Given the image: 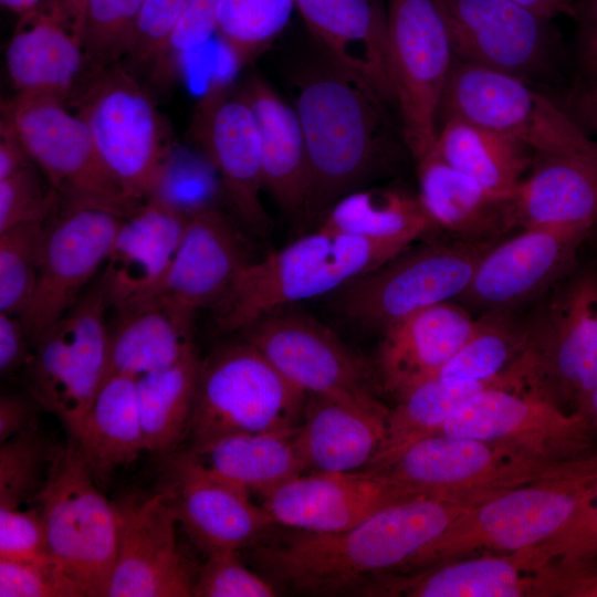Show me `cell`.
<instances>
[{
	"instance_id": "23",
	"label": "cell",
	"mask_w": 597,
	"mask_h": 597,
	"mask_svg": "<svg viewBox=\"0 0 597 597\" xmlns=\"http://www.w3.org/2000/svg\"><path fill=\"white\" fill-rule=\"evenodd\" d=\"M82 20L57 0H43L19 18L6 49L18 93L43 94L67 105L94 75L82 41Z\"/></svg>"
},
{
	"instance_id": "20",
	"label": "cell",
	"mask_w": 597,
	"mask_h": 597,
	"mask_svg": "<svg viewBox=\"0 0 597 597\" xmlns=\"http://www.w3.org/2000/svg\"><path fill=\"white\" fill-rule=\"evenodd\" d=\"M454 59L528 81L547 69L545 19L512 0H438Z\"/></svg>"
},
{
	"instance_id": "44",
	"label": "cell",
	"mask_w": 597,
	"mask_h": 597,
	"mask_svg": "<svg viewBox=\"0 0 597 597\" xmlns=\"http://www.w3.org/2000/svg\"><path fill=\"white\" fill-rule=\"evenodd\" d=\"M143 0H85L82 41L93 74L130 52Z\"/></svg>"
},
{
	"instance_id": "17",
	"label": "cell",
	"mask_w": 597,
	"mask_h": 597,
	"mask_svg": "<svg viewBox=\"0 0 597 597\" xmlns=\"http://www.w3.org/2000/svg\"><path fill=\"white\" fill-rule=\"evenodd\" d=\"M126 217L104 207L61 206L45 222L36 285L20 315L31 346L104 266Z\"/></svg>"
},
{
	"instance_id": "24",
	"label": "cell",
	"mask_w": 597,
	"mask_h": 597,
	"mask_svg": "<svg viewBox=\"0 0 597 597\" xmlns=\"http://www.w3.org/2000/svg\"><path fill=\"white\" fill-rule=\"evenodd\" d=\"M171 469L172 479L161 492L178 524L207 555L248 548L276 525L249 493L211 476L180 454L172 459Z\"/></svg>"
},
{
	"instance_id": "9",
	"label": "cell",
	"mask_w": 597,
	"mask_h": 597,
	"mask_svg": "<svg viewBox=\"0 0 597 597\" xmlns=\"http://www.w3.org/2000/svg\"><path fill=\"white\" fill-rule=\"evenodd\" d=\"M107 307L98 277L36 338L23 369L28 394L62 422L72 440L107 375Z\"/></svg>"
},
{
	"instance_id": "14",
	"label": "cell",
	"mask_w": 597,
	"mask_h": 597,
	"mask_svg": "<svg viewBox=\"0 0 597 597\" xmlns=\"http://www.w3.org/2000/svg\"><path fill=\"white\" fill-rule=\"evenodd\" d=\"M388 49L407 149L417 160L434 149L439 111L454 55L438 0H389Z\"/></svg>"
},
{
	"instance_id": "3",
	"label": "cell",
	"mask_w": 597,
	"mask_h": 597,
	"mask_svg": "<svg viewBox=\"0 0 597 597\" xmlns=\"http://www.w3.org/2000/svg\"><path fill=\"white\" fill-rule=\"evenodd\" d=\"M413 244L371 240L317 227L287 245L248 262L211 308L217 328L240 333L262 316L332 294Z\"/></svg>"
},
{
	"instance_id": "58",
	"label": "cell",
	"mask_w": 597,
	"mask_h": 597,
	"mask_svg": "<svg viewBox=\"0 0 597 597\" xmlns=\"http://www.w3.org/2000/svg\"><path fill=\"white\" fill-rule=\"evenodd\" d=\"M570 115L584 128L597 133V80L586 78L570 94Z\"/></svg>"
},
{
	"instance_id": "50",
	"label": "cell",
	"mask_w": 597,
	"mask_h": 597,
	"mask_svg": "<svg viewBox=\"0 0 597 597\" xmlns=\"http://www.w3.org/2000/svg\"><path fill=\"white\" fill-rule=\"evenodd\" d=\"M239 551H219L208 555L199 569L193 597H273L277 587L268 578L248 568Z\"/></svg>"
},
{
	"instance_id": "19",
	"label": "cell",
	"mask_w": 597,
	"mask_h": 597,
	"mask_svg": "<svg viewBox=\"0 0 597 597\" xmlns=\"http://www.w3.org/2000/svg\"><path fill=\"white\" fill-rule=\"evenodd\" d=\"M189 130L214 169L235 219L251 233L265 234L271 221L261 199V140L242 92L223 83L212 85L197 103Z\"/></svg>"
},
{
	"instance_id": "34",
	"label": "cell",
	"mask_w": 597,
	"mask_h": 597,
	"mask_svg": "<svg viewBox=\"0 0 597 597\" xmlns=\"http://www.w3.org/2000/svg\"><path fill=\"white\" fill-rule=\"evenodd\" d=\"M517 227L585 224L597 231V153L538 155L515 195Z\"/></svg>"
},
{
	"instance_id": "52",
	"label": "cell",
	"mask_w": 597,
	"mask_h": 597,
	"mask_svg": "<svg viewBox=\"0 0 597 597\" xmlns=\"http://www.w3.org/2000/svg\"><path fill=\"white\" fill-rule=\"evenodd\" d=\"M221 1L187 0L168 48L148 82L163 87L176 77L182 57L203 44L216 32Z\"/></svg>"
},
{
	"instance_id": "59",
	"label": "cell",
	"mask_w": 597,
	"mask_h": 597,
	"mask_svg": "<svg viewBox=\"0 0 597 597\" xmlns=\"http://www.w3.org/2000/svg\"><path fill=\"white\" fill-rule=\"evenodd\" d=\"M576 19L580 24V52L585 63L597 55V0H584Z\"/></svg>"
},
{
	"instance_id": "60",
	"label": "cell",
	"mask_w": 597,
	"mask_h": 597,
	"mask_svg": "<svg viewBox=\"0 0 597 597\" xmlns=\"http://www.w3.org/2000/svg\"><path fill=\"white\" fill-rule=\"evenodd\" d=\"M534 13L552 19L558 15L577 17L573 0H512Z\"/></svg>"
},
{
	"instance_id": "48",
	"label": "cell",
	"mask_w": 597,
	"mask_h": 597,
	"mask_svg": "<svg viewBox=\"0 0 597 597\" xmlns=\"http://www.w3.org/2000/svg\"><path fill=\"white\" fill-rule=\"evenodd\" d=\"M61 206L56 190L32 164L0 180V232L22 223L46 222Z\"/></svg>"
},
{
	"instance_id": "15",
	"label": "cell",
	"mask_w": 597,
	"mask_h": 597,
	"mask_svg": "<svg viewBox=\"0 0 597 597\" xmlns=\"http://www.w3.org/2000/svg\"><path fill=\"white\" fill-rule=\"evenodd\" d=\"M239 334L308 395L369 406L383 404L375 366L306 314L283 307Z\"/></svg>"
},
{
	"instance_id": "45",
	"label": "cell",
	"mask_w": 597,
	"mask_h": 597,
	"mask_svg": "<svg viewBox=\"0 0 597 597\" xmlns=\"http://www.w3.org/2000/svg\"><path fill=\"white\" fill-rule=\"evenodd\" d=\"M45 222L0 232V312L21 315L38 280Z\"/></svg>"
},
{
	"instance_id": "7",
	"label": "cell",
	"mask_w": 597,
	"mask_h": 597,
	"mask_svg": "<svg viewBox=\"0 0 597 597\" xmlns=\"http://www.w3.org/2000/svg\"><path fill=\"white\" fill-rule=\"evenodd\" d=\"M35 502L50 556L86 597L106 596L118 546V507L103 495L74 440L56 444Z\"/></svg>"
},
{
	"instance_id": "51",
	"label": "cell",
	"mask_w": 597,
	"mask_h": 597,
	"mask_svg": "<svg viewBox=\"0 0 597 597\" xmlns=\"http://www.w3.org/2000/svg\"><path fill=\"white\" fill-rule=\"evenodd\" d=\"M0 597H86L84 589L51 556L0 559Z\"/></svg>"
},
{
	"instance_id": "39",
	"label": "cell",
	"mask_w": 597,
	"mask_h": 597,
	"mask_svg": "<svg viewBox=\"0 0 597 597\" xmlns=\"http://www.w3.org/2000/svg\"><path fill=\"white\" fill-rule=\"evenodd\" d=\"M201 363L196 348L176 364L136 379L146 451L171 453L187 438Z\"/></svg>"
},
{
	"instance_id": "29",
	"label": "cell",
	"mask_w": 597,
	"mask_h": 597,
	"mask_svg": "<svg viewBox=\"0 0 597 597\" xmlns=\"http://www.w3.org/2000/svg\"><path fill=\"white\" fill-rule=\"evenodd\" d=\"M418 197L434 230L447 239L498 242L517 227L515 195L494 192L460 172L432 150L415 160Z\"/></svg>"
},
{
	"instance_id": "22",
	"label": "cell",
	"mask_w": 597,
	"mask_h": 597,
	"mask_svg": "<svg viewBox=\"0 0 597 597\" xmlns=\"http://www.w3.org/2000/svg\"><path fill=\"white\" fill-rule=\"evenodd\" d=\"M117 507L118 546L106 596H192L197 575L179 552L178 522L164 493Z\"/></svg>"
},
{
	"instance_id": "5",
	"label": "cell",
	"mask_w": 597,
	"mask_h": 597,
	"mask_svg": "<svg viewBox=\"0 0 597 597\" xmlns=\"http://www.w3.org/2000/svg\"><path fill=\"white\" fill-rule=\"evenodd\" d=\"M307 398L243 338L223 345L202 359L188 449L231 434L295 429Z\"/></svg>"
},
{
	"instance_id": "16",
	"label": "cell",
	"mask_w": 597,
	"mask_h": 597,
	"mask_svg": "<svg viewBox=\"0 0 597 597\" xmlns=\"http://www.w3.org/2000/svg\"><path fill=\"white\" fill-rule=\"evenodd\" d=\"M595 427L535 386L494 387L467 400L439 433L512 446L563 462L593 451Z\"/></svg>"
},
{
	"instance_id": "11",
	"label": "cell",
	"mask_w": 597,
	"mask_h": 597,
	"mask_svg": "<svg viewBox=\"0 0 597 597\" xmlns=\"http://www.w3.org/2000/svg\"><path fill=\"white\" fill-rule=\"evenodd\" d=\"M6 121L45 175L62 206H97L126 216L132 202L103 163L85 122L56 97L17 93L1 104Z\"/></svg>"
},
{
	"instance_id": "8",
	"label": "cell",
	"mask_w": 597,
	"mask_h": 597,
	"mask_svg": "<svg viewBox=\"0 0 597 597\" xmlns=\"http://www.w3.org/2000/svg\"><path fill=\"white\" fill-rule=\"evenodd\" d=\"M498 242L446 238L411 244L336 291L335 307L349 322L381 331L413 312L455 301L483 255Z\"/></svg>"
},
{
	"instance_id": "2",
	"label": "cell",
	"mask_w": 597,
	"mask_h": 597,
	"mask_svg": "<svg viewBox=\"0 0 597 597\" xmlns=\"http://www.w3.org/2000/svg\"><path fill=\"white\" fill-rule=\"evenodd\" d=\"M310 167L305 223L321 221L342 197L364 188L395 159L389 104L362 77L329 61L297 81Z\"/></svg>"
},
{
	"instance_id": "12",
	"label": "cell",
	"mask_w": 597,
	"mask_h": 597,
	"mask_svg": "<svg viewBox=\"0 0 597 597\" xmlns=\"http://www.w3.org/2000/svg\"><path fill=\"white\" fill-rule=\"evenodd\" d=\"M534 384L582 412L597 389V272L575 269L526 316Z\"/></svg>"
},
{
	"instance_id": "64",
	"label": "cell",
	"mask_w": 597,
	"mask_h": 597,
	"mask_svg": "<svg viewBox=\"0 0 597 597\" xmlns=\"http://www.w3.org/2000/svg\"><path fill=\"white\" fill-rule=\"evenodd\" d=\"M586 78L597 80V55L584 63Z\"/></svg>"
},
{
	"instance_id": "1",
	"label": "cell",
	"mask_w": 597,
	"mask_h": 597,
	"mask_svg": "<svg viewBox=\"0 0 597 597\" xmlns=\"http://www.w3.org/2000/svg\"><path fill=\"white\" fill-rule=\"evenodd\" d=\"M484 502L420 495L389 505L339 533L293 530L248 547L258 573L276 587L312 596L357 593L371 579L410 572L460 516Z\"/></svg>"
},
{
	"instance_id": "33",
	"label": "cell",
	"mask_w": 597,
	"mask_h": 597,
	"mask_svg": "<svg viewBox=\"0 0 597 597\" xmlns=\"http://www.w3.org/2000/svg\"><path fill=\"white\" fill-rule=\"evenodd\" d=\"M358 595L405 597L537 596L534 572L514 553L450 559L417 570L389 573L368 582Z\"/></svg>"
},
{
	"instance_id": "28",
	"label": "cell",
	"mask_w": 597,
	"mask_h": 597,
	"mask_svg": "<svg viewBox=\"0 0 597 597\" xmlns=\"http://www.w3.org/2000/svg\"><path fill=\"white\" fill-rule=\"evenodd\" d=\"M328 60L366 81L396 105L387 12L376 0H294Z\"/></svg>"
},
{
	"instance_id": "25",
	"label": "cell",
	"mask_w": 597,
	"mask_h": 597,
	"mask_svg": "<svg viewBox=\"0 0 597 597\" xmlns=\"http://www.w3.org/2000/svg\"><path fill=\"white\" fill-rule=\"evenodd\" d=\"M476 316L457 301L413 312L381 329L375 369L396 400L434 377L469 339Z\"/></svg>"
},
{
	"instance_id": "10",
	"label": "cell",
	"mask_w": 597,
	"mask_h": 597,
	"mask_svg": "<svg viewBox=\"0 0 597 597\" xmlns=\"http://www.w3.org/2000/svg\"><path fill=\"white\" fill-rule=\"evenodd\" d=\"M463 119L511 136L538 155L597 153V143L528 81L457 59L444 87L439 124Z\"/></svg>"
},
{
	"instance_id": "35",
	"label": "cell",
	"mask_w": 597,
	"mask_h": 597,
	"mask_svg": "<svg viewBox=\"0 0 597 597\" xmlns=\"http://www.w3.org/2000/svg\"><path fill=\"white\" fill-rule=\"evenodd\" d=\"M530 385L531 368L524 355L504 373L490 379L432 377L416 385L399 397L396 407L389 410L384 442L365 470L377 471L413 443L439 433L444 423L475 394L494 387Z\"/></svg>"
},
{
	"instance_id": "36",
	"label": "cell",
	"mask_w": 597,
	"mask_h": 597,
	"mask_svg": "<svg viewBox=\"0 0 597 597\" xmlns=\"http://www.w3.org/2000/svg\"><path fill=\"white\" fill-rule=\"evenodd\" d=\"M297 428L285 431L239 433L217 439L180 455L211 476L261 496L307 472Z\"/></svg>"
},
{
	"instance_id": "26",
	"label": "cell",
	"mask_w": 597,
	"mask_h": 597,
	"mask_svg": "<svg viewBox=\"0 0 597 597\" xmlns=\"http://www.w3.org/2000/svg\"><path fill=\"white\" fill-rule=\"evenodd\" d=\"M250 261L234 222L217 206L205 208L188 218L157 295L195 314L212 308Z\"/></svg>"
},
{
	"instance_id": "21",
	"label": "cell",
	"mask_w": 597,
	"mask_h": 597,
	"mask_svg": "<svg viewBox=\"0 0 597 597\" xmlns=\"http://www.w3.org/2000/svg\"><path fill=\"white\" fill-rule=\"evenodd\" d=\"M416 496L378 473H302L262 495L276 525L312 533H339L374 513Z\"/></svg>"
},
{
	"instance_id": "63",
	"label": "cell",
	"mask_w": 597,
	"mask_h": 597,
	"mask_svg": "<svg viewBox=\"0 0 597 597\" xmlns=\"http://www.w3.org/2000/svg\"><path fill=\"white\" fill-rule=\"evenodd\" d=\"M72 10L83 23L85 0H57Z\"/></svg>"
},
{
	"instance_id": "42",
	"label": "cell",
	"mask_w": 597,
	"mask_h": 597,
	"mask_svg": "<svg viewBox=\"0 0 597 597\" xmlns=\"http://www.w3.org/2000/svg\"><path fill=\"white\" fill-rule=\"evenodd\" d=\"M294 7V0H222L216 33L235 64L245 65L283 31Z\"/></svg>"
},
{
	"instance_id": "18",
	"label": "cell",
	"mask_w": 597,
	"mask_h": 597,
	"mask_svg": "<svg viewBox=\"0 0 597 597\" xmlns=\"http://www.w3.org/2000/svg\"><path fill=\"white\" fill-rule=\"evenodd\" d=\"M591 233L585 224L521 229L483 255L455 301L479 316L540 300L575 269L577 252Z\"/></svg>"
},
{
	"instance_id": "37",
	"label": "cell",
	"mask_w": 597,
	"mask_h": 597,
	"mask_svg": "<svg viewBox=\"0 0 597 597\" xmlns=\"http://www.w3.org/2000/svg\"><path fill=\"white\" fill-rule=\"evenodd\" d=\"M74 441L101 488L146 451L135 378H105Z\"/></svg>"
},
{
	"instance_id": "49",
	"label": "cell",
	"mask_w": 597,
	"mask_h": 597,
	"mask_svg": "<svg viewBox=\"0 0 597 597\" xmlns=\"http://www.w3.org/2000/svg\"><path fill=\"white\" fill-rule=\"evenodd\" d=\"M187 0H143L130 52L122 62L146 83L161 61Z\"/></svg>"
},
{
	"instance_id": "31",
	"label": "cell",
	"mask_w": 597,
	"mask_h": 597,
	"mask_svg": "<svg viewBox=\"0 0 597 597\" xmlns=\"http://www.w3.org/2000/svg\"><path fill=\"white\" fill-rule=\"evenodd\" d=\"M259 128L263 184L281 210L305 223L310 167L298 115L263 78L250 77L240 90Z\"/></svg>"
},
{
	"instance_id": "43",
	"label": "cell",
	"mask_w": 597,
	"mask_h": 597,
	"mask_svg": "<svg viewBox=\"0 0 597 597\" xmlns=\"http://www.w3.org/2000/svg\"><path fill=\"white\" fill-rule=\"evenodd\" d=\"M56 444L38 421L0 444V507H20L41 493Z\"/></svg>"
},
{
	"instance_id": "13",
	"label": "cell",
	"mask_w": 597,
	"mask_h": 597,
	"mask_svg": "<svg viewBox=\"0 0 597 597\" xmlns=\"http://www.w3.org/2000/svg\"><path fill=\"white\" fill-rule=\"evenodd\" d=\"M569 461H548L509 444L440 432L419 440L391 463L371 472L416 495L486 502L549 476Z\"/></svg>"
},
{
	"instance_id": "38",
	"label": "cell",
	"mask_w": 597,
	"mask_h": 597,
	"mask_svg": "<svg viewBox=\"0 0 597 597\" xmlns=\"http://www.w3.org/2000/svg\"><path fill=\"white\" fill-rule=\"evenodd\" d=\"M433 150L454 169L505 195L516 193L534 160V151L520 140L459 118L439 124Z\"/></svg>"
},
{
	"instance_id": "54",
	"label": "cell",
	"mask_w": 597,
	"mask_h": 597,
	"mask_svg": "<svg viewBox=\"0 0 597 597\" xmlns=\"http://www.w3.org/2000/svg\"><path fill=\"white\" fill-rule=\"evenodd\" d=\"M534 572L540 597H597V567L567 570L545 565Z\"/></svg>"
},
{
	"instance_id": "40",
	"label": "cell",
	"mask_w": 597,
	"mask_h": 597,
	"mask_svg": "<svg viewBox=\"0 0 597 597\" xmlns=\"http://www.w3.org/2000/svg\"><path fill=\"white\" fill-rule=\"evenodd\" d=\"M320 228L371 240L415 242L436 231L418 195L400 188H362L337 200Z\"/></svg>"
},
{
	"instance_id": "4",
	"label": "cell",
	"mask_w": 597,
	"mask_h": 597,
	"mask_svg": "<svg viewBox=\"0 0 597 597\" xmlns=\"http://www.w3.org/2000/svg\"><path fill=\"white\" fill-rule=\"evenodd\" d=\"M596 490L597 451H591L460 516L421 554L413 570L480 549L510 554L542 544L566 528Z\"/></svg>"
},
{
	"instance_id": "46",
	"label": "cell",
	"mask_w": 597,
	"mask_h": 597,
	"mask_svg": "<svg viewBox=\"0 0 597 597\" xmlns=\"http://www.w3.org/2000/svg\"><path fill=\"white\" fill-rule=\"evenodd\" d=\"M219 192L222 195L218 176L206 157L199 160L175 146L149 198H156L189 218L216 206Z\"/></svg>"
},
{
	"instance_id": "62",
	"label": "cell",
	"mask_w": 597,
	"mask_h": 597,
	"mask_svg": "<svg viewBox=\"0 0 597 597\" xmlns=\"http://www.w3.org/2000/svg\"><path fill=\"white\" fill-rule=\"evenodd\" d=\"M583 413L589 419L595 429H597V389L589 397Z\"/></svg>"
},
{
	"instance_id": "57",
	"label": "cell",
	"mask_w": 597,
	"mask_h": 597,
	"mask_svg": "<svg viewBox=\"0 0 597 597\" xmlns=\"http://www.w3.org/2000/svg\"><path fill=\"white\" fill-rule=\"evenodd\" d=\"M34 164L11 126L0 124V180Z\"/></svg>"
},
{
	"instance_id": "56",
	"label": "cell",
	"mask_w": 597,
	"mask_h": 597,
	"mask_svg": "<svg viewBox=\"0 0 597 597\" xmlns=\"http://www.w3.org/2000/svg\"><path fill=\"white\" fill-rule=\"evenodd\" d=\"M39 404L30 394H6L0 398V442L38 421Z\"/></svg>"
},
{
	"instance_id": "61",
	"label": "cell",
	"mask_w": 597,
	"mask_h": 597,
	"mask_svg": "<svg viewBox=\"0 0 597 597\" xmlns=\"http://www.w3.org/2000/svg\"><path fill=\"white\" fill-rule=\"evenodd\" d=\"M43 0H0V3L7 10L22 17L36 9Z\"/></svg>"
},
{
	"instance_id": "30",
	"label": "cell",
	"mask_w": 597,
	"mask_h": 597,
	"mask_svg": "<svg viewBox=\"0 0 597 597\" xmlns=\"http://www.w3.org/2000/svg\"><path fill=\"white\" fill-rule=\"evenodd\" d=\"M389 408L308 395L296 438L307 471L355 472L368 468L386 433Z\"/></svg>"
},
{
	"instance_id": "47",
	"label": "cell",
	"mask_w": 597,
	"mask_h": 597,
	"mask_svg": "<svg viewBox=\"0 0 597 597\" xmlns=\"http://www.w3.org/2000/svg\"><path fill=\"white\" fill-rule=\"evenodd\" d=\"M516 554L528 570L547 564L567 570L597 567V490L566 528L542 544Z\"/></svg>"
},
{
	"instance_id": "6",
	"label": "cell",
	"mask_w": 597,
	"mask_h": 597,
	"mask_svg": "<svg viewBox=\"0 0 597 597\" xmlns=\"http://www.w3.org/2000/svg\"><path fill=\"white\" fill-rule=\"evenodd\" d=\"M70 106L126 197L144 203L176 146L145 82L119 63L94 74Z\"/></svg>"
},
{
	"instance_id": "41",
	"label": "cell",
	"mask_w": 597,
	"mask_h": 597,
	"mask_svg": "<svg viewBox=\"0 0 597 597\" xmlns=\"http://www.w3.org/2000/svg\"><path fill=\"white\" fill-rule=\"evenodd\" d=\"M526 348V317L515 311L481 314L469 339L434 377L490 379L515 364Z\"/></svg>"
},
{
	"instance_id": "32",
	"label": "cell",
	"mask_w": 597,
	"mask_h": 597,
	"mask_svg": "<svg viewBox=\"0 0 597 597\" xmlns=\"http://www.w3.org/2000/svg\"><path fill=\"white\" fill-rule=\"evenodd\" d=\"M116 311L108 325L107 376L135 379L171 366L196 349L195 313L155 294Z\"/></svg>"
},
{
	"instance_id": "53",
	"label": "cell",
	"mask_w": 597,
	"mask_h": 597,
	"mask_svg": "<svg viewBox=\"0 0 597 597\" xmlns=\"http://www.w3.org/2000/svg\"><path fill=\"white\" fill-rule=\"evenodd\" d=\"M50 556L40 509L0 507V559L34 561Z\"/></svg>"
},
{
	"instance_id": "55",
	"label": "cell",
	"mask_w": 597,
	"mask_h": 597,
	"mask_svg": "<svg viewBox=\"0 0 597 597\" xmlns=\"http://www.w3.org/2000/svg\"><path fill=\"white\" fill-rule=\"evenodd\" d=\"M20 315L0 312V373L9 377L24 369L31 350Z\"/></svg>"
},
{
	"instance_id": "27",
	"label": "cell",
	"mask_w": 597,
	"mask_h": 597,
	"mask_svg": "<svg viewBox=\"0 0 597 597\" xmlns=\"http://www.w3.org/2000/svg\"><path fill=\"white\" fill-rule=\"evenodd\" d=\"M187 221L153 197L124 219L100 276L108 307L157 294Z\"/></svg>"
}]
</instances>
